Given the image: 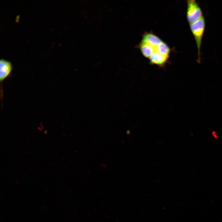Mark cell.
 Instances as JSON below:
<instances>
[{
	"label": "cell",
	"mask_w": 222,
	"mask_h": 222,
	"mask_svg": "<svg viewBox=\"0 0 222 222\" xmlns=\"http://www.w3.org/2000/svg\"><path fill=\"white\" fill-rule=\"evenodd\" d=\"M190 28L194 37L198 50V60L200 57V49L203 35L204 32L205 22L203 16L198 20L190 24Z\"/></svg>",
	"instance_id": "6da1fadb"
},
{
	"label": "cell",
	"mask_w": 222,
	"mask_h": 222,
	"mask_svg": "<svg viewBox=\"0 0 222 222\" xmlns=\"http://www.w3.org/2000/svg\"><path fill=\"white\" fill-rule=\"evenodd\" d=\"M187 16L190 24L196 22L203 16L201 9L195 0L187 1Z\"/></svg>",
	"instance_id": "7a4b0ae2"
},
{
	"label": "cell",
	"mask_w": 222,
	"mask_h": 222,
	"mask_svg": "<svg viewBox=\"0 0 222 222\" xmlns=\"http://www.w3.org/2000/svg\"><path fill=\"white\" fill-rule=\"evenodd\" d=\"M12 70L11 63L6 60L1 59L0 61V80L1 88L4 80L10 76Z\"/></svg>",
	"instance_id": "3957f363"
},
{
	"label": "cell",
	"mask_w": 222,
	"mask_h": 222,
	"mask_svg": "<svg viewBox=\"0 0 222 222\" xmlns=\"http://www.w3.org/2000/svg\"><path fill=\"white\" fill-rule=\"evenodd\" d=\"M169 56L154 51L149 59L151 64L162 67L167 61Z\"/></svg>",
	"instance_id": "277c9868"
},
{
	"label": "cell",
	"mask_w": 222,
	"mask_h": 222,
	"mask_svg": "<svg viewBox=\"0 0 222 222\" xmlns=\"http://www.w3.org/2000/svg\"><path fill=\"white\" fill-rule=\"evenodd\" d=\"M162 41L160 38L156 35L150 33L144 34L141 43L155 47L160 44Z\"/></svg>",
	"instance_id": "5b68a950"
},
{
	"label": "cell",
	"mask_w": 222,
	"mask_h": 222,
	"mask_svg": "<svg viewBox=\"0 0 222 222\" xmlns=\"http://www.w3.org/2000/svg\"><path fill=\"white\" fill-rule=\"evenodd\" d=\"M154 47L142 43L140 44V49L142 54L144 56L148 58L154 51Z\"/></svg>",
	"instance_id": "8992f818"
},
{
	"label": "cell",
	"mask_w": 222,
	"mask_h": 222,
	"mask_svg": "<svg viewBox=\"0 0 222 222\" xmlns=\"http://www.w3.org/2000/svg\"><path fill=\"white\" fill-rule=\"evenodd\" d=\"M154 51L161 54L169 56L170 52V47L166 43L163 41L154 47Z\"/></svg>",
	"instance_id": "52a82bcc"
}]
</instances>
